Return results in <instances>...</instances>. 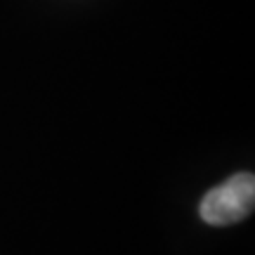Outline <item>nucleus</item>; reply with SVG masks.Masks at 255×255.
<instances>
[{
	"label": "nucleus",
	"instance_id": "1",
	"mask_svg": "<svg viewBox=\"0 0 255 255\" xmlns=\"http://www.w3.org/2000/svg\"><path fill=\"white\" fill-rule=\"evenodd\" d=\"M255 206V177L251 173H237L227 182L218 184L201 199L199 213L203 222L213 227H227L246 220Z\"/></svg>",
	"mask_w": 255,
	"mask_h": 255
}]
</instances>
